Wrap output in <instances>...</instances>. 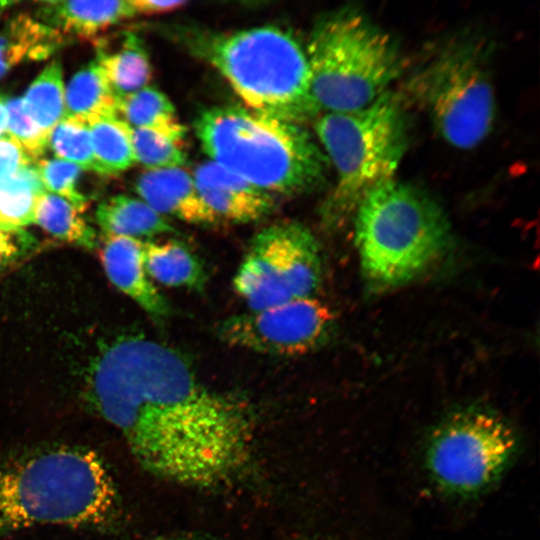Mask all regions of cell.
I'll use <instances>...</instances> for the list:
<instances>
[{"label":"cell","mask_w":540,"mask_h":540,"mask_svg":"<svg viewBox=\"0 0 540 540\" xmlns=\"http://www.w3.org/2000/svg\"><path fill=\"white\" fill-rule=\"evenodd\" d=\"M96 221L106 235L137 238L174 232L170 221L141 199L116 195L102 201Z\"/></svg>","instance_id":"obj_18"},{"label":"cell","mask_w":540,"mask_h":540,"mask_svg":"<svg viewBox=\"0 0 540 540\" xmlns=\"http://www.w3.org/2000/svg\"><path fill=\"white\" fill-rule=\"evenodd\" d=\"M194 126L211 161L272 196L307 193L326 179L329 161L302 124L221 105L201 112Z\"/></svg>","instance_id":"obj_4"},{"label":"cell","mask_w":540,"mask_h":540,"mask_svg":"<svg viewBox=\"0 0 540 540\" xmlns=\"http://www.w3.org/2000/svg\"><path fill=\"white\" fill-rule=\"evenodd\" d=\"M334 315L315 297H305L237 314L222 321L218 336L226 344L273 356H299L323 345Z\"/></svg>","instance_id":"obj_11"},{"label":"cell","mask_w":540,"mask_h":540,"mask_svg":"<svg viewBox=\"0 0 540 540\" xmlns=\"http://www.w3.org/2000/svg\"><path fill=\"white\" fill-rule=\"evenodd\" d=\"M32 120L48 135L65 117V90L59 60L50 62L22 98Z\"/></svg>","instance_id":"obj_25"},{"label":"cell","mask_w":540,"mask_h":540,"mask_svg":"<svg viewBox=\"0 0 540 540\" xmlns=\"http://www.w3.org/2000/svg\"><path fill=\"white\" fill-rule=\"evenodd\" d=\"M144 267L150 278L168 287L201 290L206 282L199 258L175 240L145 241Z\"/></svg>","instance_id":"obj_17"},{"label":"cell","mask_w":540,"mask_h":540,"mask_svg":"<svg viewBox=\"0 0 540 540\" xmlns=\"http://www.w3.org/2000/svg\"><path fill=\"white\" fill-rule=\"evenodd\" d=\"M407 105L388 90L364 108L323 112L315 133L332 163L336 181L321 206L325 226H340L366 196L393 179L409 144Z\"/></svg>","instance_id":"obj_7"},{"label":"cell","mask_w":540,"mask_h":540,"mask_svg":"<svg viewBox=\"0 0 540 540\" xmlns=\"http://www.w3.org/2000/svg\"><path fill=\"white\" fill-rule=\"evenodd\" d=\"M46 191L69 201L84 211L87 200L77 189L81 168L61 159H41L36 165Z\"/></svg>","instance_id":"obj_28"},{"label":"cell","mask_w":540,"mask_h":540,"mask_svg":"<svg viewBox=\"0 0 540 540\" xmlns=\"http://www.w3.org/2000/svg\"><path fill=\"white\" fill-rule=\"evenodd\" d=\"M158 540H200V539L187 538V537H170V538H162Z\"/></svg>","instance_id":"obj_35"},{"label":"cell","mask_w":540,"mask_h":540,"mask_svg":"<svg viewBox=\"0 0 540 540\" xmlns=\"http://www.w3.org/2000/svg\"><path fill=\"white\" fill-rule=\"evenodd\" d=\"M117 116V99L97 60L78 71L65 94V117Z\"/></svg>","instance_id":"obj_23"},{"label":"cell","mask_w":540,"mask_h":540,"mask_svg":"<svg viewBox=\"0 0 540 540\" xmlns=\"http://www.w3.org/2000/svg\"><path fill=\"white\" fill-rule=\"evenodd\" d=\"M518 449L515 429L498 413L482 407L461 408L442 418L428 434L424 468L440 494L470 500L501 479Z\"/></svg>","instance_id":"obj_9"},{"label":"cell","mask_w":540,"mask_h":540,"mask_svg":"<svg viewBox=\"0 0 540 540\" xmlns=\"http://www.w3.org/2000/svg\"><path fill=\"white\" fill-rule=\"evenodd\" d=\"M176 32L190 53L225 78L246 108L302 125L321 114L311 91L306 50L290 31L264 25L233 32Z\"/></svg>","instance_id":"obj_3"},{"label":"cell","mask_w":540,"mask_h":540,"mask_svg":"<svg viewBox=\"0 0 540 540\" xmlns=\"http://www.w3.org/2000/svg\"><path fill=\"white\" fill-rule=\"evenodd\" d=\"M193 178L201 198L219 220L254 222L274 209L272 195L211 160L199 164Z\"/></svg>","instance_id":"obj_12"},{"label":"cell","mask_w":540,"mask_h":540,"mask_svg":"<svg viewBox=\"0 0 540 540\" xmlns=\"http://www.w3.org/2000/svg\"><path fill=\"white\" fill-rule=\"evenodd\" d=\"M305 50L321 113L366 107L406 69L396 40L356 7L320 17Z\"/></svg>","instance_id":"obj_8"},{"label":"cell","mask_w":540,"mask_h":540,"mask_svg":"<svg viewBox=\"0 0 540 540\" xmlns=\"http://www.w3.org/2000/svg\"><path fill=\"white\" fill-rule=\"evenodd\" d=\"M101 260L110 281L156 320L170 314L165 297L144 267V242L137 238L106 235Z\"/></svg>","instance_id":"obj_13"},{"label":"cell","mask_w":540,"mask_h":540,"mask_svg":"<svg viewBox=\"0 0 540 540\" xmlns=\"http://www.w3.org/2000/svg\"><path fill=\"white\" fill-rule=\"evenodd\" d=\"M322 280L318 242L300 222L280 221L259 231L233 278L250 310L313 297Z\"/></svg>","instance_id":"obj_10"},{"label":"cell","mask_w":540,"mask_h":540,"mask_svg":"<svg viewBox=\"0 0 540 540\" xmlns=\"http://www.w3.org/2000/svg\"><path fill=\"white\" fill-rule=\"evenodd\" d=\"M88 396L138 464L162 480L211 488L234 479L250 459V407L203 384L159 342L143 336L111 342L92 365Z\"/></svg>","instance_id":"obj_1"},{"label":"cell","mask_w":540,"mask_h":540,"mask_svg":"<svg viewBox=\"0 0 540 540\" xmlns=\"http://www.w3.org/2000/svg\"><path fill=\"white\" fill-rule=\"evenodd\" d=\"M131 143L135 162L147 170L182 168L186 154L181 144L155 131L131 127Z\"/></svg>","instance_id":"obj_27"},{"label":"cell","mask_w":540,"mask_h":540,"mask_svg":"<svg viewBox=\"0 0 540 540\" xmlns=\"http://www.w3.org/2000/svg\"><path fill=\"white\" fill-rule=\"evenodd\" d=\"M33 160L22 145L9 134L0 137V180L10 176Z\"/></svg>","instance_id":"obj_30"},{"label":"cell","mask_w":540,"mask_h":540,"mask_svg":"<svg viewBox=\"0 0 540 540\" xmlns=\"http://www.w3.org/2000/svg\"><path fill=\"white\" fill-rule=\"evenodd\" d=\"M51 149L58 159L68 161L81 169L93 170V155L90 130L87 122L79 117H64L50 132Z\"/></svg>","instance_id":"obj_26"},{"label":"cell","mask_w":540,"mask_h":540,"mask_svg":"<svg viewBox=\"0 0 540 540\" xmlns=\"http://www.w3.org/2000/svg\"><path fill=\"white\" fill-rule=\"evenodd\" d=\"M493 44L480 32L463 30L429 44L398 92L424 112L449 145L475 148L490 134L496 114Z\"/></svg>","instance_id":"obj_5"},{"label":"cell","mask_w":540,"mask_h":540,"mask_svg":"<svg viewBox=\"0 0 540 540\" xmlns=\"http://www.w3.org/2000/svg\"><path fill=\"white\" fill-rule=\"evenodd\" d=\"M17 2H11V1H0V14L4 12L7 8L13 6Z\"/></svg>","instance_id":"obj_34"},{"label":"cell","mask_w":540,"mask_h":540,"mask_svg":"<svg viewBox=\"0 0 540 540\" xmlns=\"http://www.w3.org/2000/svg\"><path fill=\"white\" fill-rule=\"evenodd\" d=\"M45 192L37 168L31 164L0 180V229L20 230L33 223L37 202Z\"/></svg>","instance_id":"obj_22"},{"label":"cell","mask_w":540,"mask_h":540,"mask_svg":"<svg viewBox=\"0 0 540 540\" xmlns=\"http://www.w3.org/2000/svg\"><path fill=\"white\" fill-rule=\"evenodd\" d=\"M37 18L65 36L91 38L136 15L132 1H63L38 3Z\"/></svg>","instance_id":"obj_15"},{"label":"cell","mask_w":540,"mask_h":540,"mask_svg":"<svg viewBox=\"0 0 540 540\" xmlns=\"http://www.w3.org/2000/svg\"><path fill=\"white\" fill-rule=\"evenodd\" d=\"M88 124L94 171L102 175H115L135 163L131 127L117 116H98L85 120Z\"/></svg>","instance_id":"obj_21"},{"label":"cell","mask_w":540,"mask_h":540,"mask_svg":"<svg viewBox=\"0 0 540 540\" xmlns=\"http://www.w3.org/2000/svg\"><path fill=\"white\" fill-rule=\"evenodd\" d=\"M355 242L362 272L376 290L404 285L426 272L448 248L451 229L425 190L391 179L358 206Z\"/></svg>","instance_id":"obj_6"},{"label":"cell","mask_w":540,"mask_h":540,"mask_svg":"<svg viewBox=\"0 0 540 540\" xmlns=\"http://www.w3.org/2000/svg\"><path fill=\"white\" fill-rule=\"evenodd\" d=\"M82 213L69 201L46 191L37 202L34 222L60 240L93 249L96 234Z\"/></svg>","instance_id":"obj_24"},{"label":"cell","mask_w":540,"mask_h":540,"mask_svg":"<svg viewBox=\"0 0 540 540\" xmlns=\"http://www.w3.org/2000/svg\"><path fill=\"white\" fill-rule=\"evenodd\" d=\"M135 190L141 200L164 217L195 225L220 221L201 198L193 175L183 168L146 170L137 178Z\"/></svg>","instance_id":"obj_14"},{"label":"cell","mask_w":540,"mask_h":540,"mask_svg":"<svg viewBox=\"0 0 540 540\" xmlns=\"http://www.w3.org/2000/svg\"><path fill=\"white\" fill-rule=\"evenodd\" d=\"M7 134L16 139L32 160L40 157L49 142V135L41 130L27 113L22 98L6 100Z\"/></svg>","instance_id":"obj_29"},{"label":"cell","mask_w":540,"mask_h":540,"mask_svg":"<svg viewBox=\"0 0 540 540\" xmlns=\"http://www.w3.org/2000/svg\"><path fill=\"white\" fill-rule=\"evenodd\" d=\"M66 40L67 36L36 18L26 14L15 16L0 31V78L17 64L48 58Z\"/></svg>","instance_id":"obj_16"},{"label":"cell","mask_w":540,"mask_h":540,"mask_svg":"<svg viewBox=\"0 0 540 540\" xmlns=\"http://www.w3.org/2000/svg\"><path fill=\"white\" fill-rule=\"evenodd\" d=\"M119 116L132 128L149 129L180 144L186 135L170 99L150 86L118 100Z\"/></svg>","instance_id":"obj_20"},{"label":"cell","mask_w":540,"mask_h":540,"mask_svg":"<svg viewBox=\"0 0 540 540\" xmlns=\"http://www.w3.org/2000/svg\"><path fill=\"white\" fill-rule=\"evenodd\" d=\"M136 14H162L178 10L187 4L186 1L180 0H135L132 1Z\"/></svg>","instance_id":"obj_32"},{"label":"cell","mask_w":540,"mask_h":540,"mask_svg":"<svg viewBox=\"0 0 540 540\" xmlns=\"http://www.w3.org/2000/svg\"><path fill=\"white\" fill-rule=\"evenodd\" d=\"M119 504L111 472L89 448L53 444L0 456V536L40 526L101 528Z\"/></svg>","instance_id":"obj_2"},{"label":"cell","mask_w":540,"mask_h":540,"mask_svg":"<svg viewBox=\"0 0 540 540\" xmlns=\"http://www.w3.org/2000/svg\"><path fill=\"white\" fill-rule=\"evenodd\" d=\"M96 48V60L102 67L117 102L147 86L152 69L148 54L137 35L126 33L115 51Z\"/></svg>","instance_id":"obj_19"},{"label":"cell","mask_w":540,"mask_h":540,"mask_svg":"<svg viewBox=\"0 0 540 540\" xmlns=\"http://www.w3.org/2000/svg\"><path fill=\"white\" fill-rule=\"evenodd\" d=\"M8 115L6 109V99L0 94V137L6 134Z\"/></svg>","instance_id":"obj_33"},{"label":"cell","mask_w":540,"mask_h":540,"mask_svg":"<svg viewBox=\"0 0 540 540\" xmlns=\"http://www.w3.org/2000/svg\"><path fill=\"white\" fill-rule=\"evenodd\" d=\"M21 230L0 229V267H4L15 261L21 254L23 243L28 238L20 236Z\"/></svg>","instance_id":"obj_31"}]
</instances>
